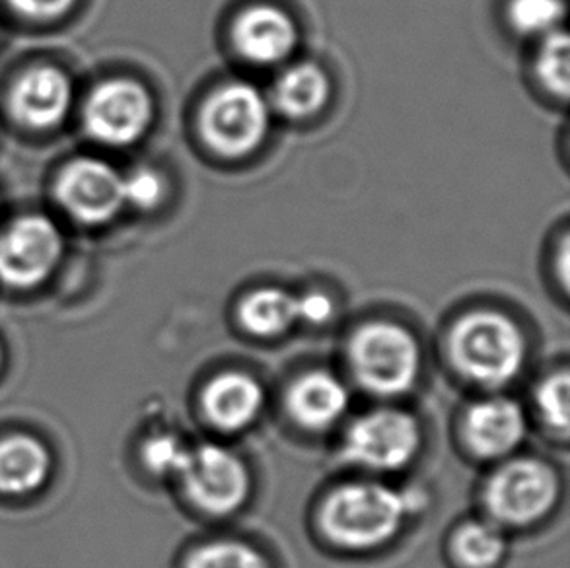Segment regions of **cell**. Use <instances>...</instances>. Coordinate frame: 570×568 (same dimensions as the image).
I'll use <instances>...</instances> for the list:
<instances>
[{
    "mask_svg": "<svg viewBox=\"0 0 570 568\" xmlns=\"http://www.w3.org/2000/svg\"><path fill=\"white\" fill-rule=\"evenodd\" d=\"M153 121V94L139 80L127 77L108 78L94 86L82 108L86 137L108 148L137 145Z\"/></svg>",
    "mask_w": 570,
    "mask_h": 568,
    "instance_id": "obj_6",
    "label": "cell"
},
{
    "mask_svg": "<svg viewBox=\"0 0 570 568\" xmlns=\"http://www.w3.org/2000/svg\"><path fill=\"white\" fill-rule=\"evenodd\" d=\"M570 41L567 31L557 30L541 39L535 57V75L541 88L557 100L567 101L570 86Z\"/></svg>",
    "mask_w": 570,
    "mask_h": 568,
    "instance_id": "obj_21",
    "label": "cell"
},
{
    "mask_svg": "<svg viewBox=\"0 0 570 568\" xmlns=\"http://www.w3.org/2000/svg\"><path fill=\"white\" fill-rule=\"evenodd\" d=\"M507 18L518 36L543 39L563 30L567 4L564 0H510Z\"/></svg>",
    "mask_w": 570,
    "mask_h": 568,
    "instance_id": "obj_20",
    "label": "cell"
},
{
    "mask_svg": "<svg viewBox=\"0 0 570 568\" xmlns=\"http://www.w3.org/2000/svg\"><path fill=\"white\" fill-rule=\"evenodd\" d=\"M448 356L471 384L497 390L520 376L528 341L510 315L481 307L463 314L450 327Z\"/></svg>",
    "mask_w": 570,
    "mask_h": 568,
    "instance_id": "obj_2",
    "label": "cell"
},
{
    "mask_svg": "<svg viewBox=\"0 0 570 568\" xmlns=\"http://www.w3.org/2000/svg\"><path fill=\"white\" fill-rule=\"evenodd\" d=\"M332 82L314 62H298L277 78L271 101L281 116L294 121H308L327 106Z\"/></svg>",
    "mask_w": 570,
    "mask_h": 568,
    "instance_id": "obj_16",
    "label": "cell"
},
{
    "mask_svg": "<svg viewBox=\"0 0 570 568\" xmlns=\"http://www.w3.org/2000/svg\"><path fill=\"white\" fill-rule=\"evenodd\" d=\"M75 86L69 75L55 65H33L10 85L7 109L14 124L33 133L53 131L72 108Z\"/></svg>",
    "mask_w": 570,
    "mask_h": 568,
    "instance_id": "obj_11",
    "label": "cell"
},
{
    "mask_svg": "<svg viewBox=\"0 0 570 568\" xmlns=\"http://www.w3.org/2000/svg\"><path fill=\"white\" fill-rule=\"evenodd\" d=\"M421 494L401 492L380 481H353L325 494L317 512L324 538L347 551H371L400 536L421 510Z\"/></svg>",
    "mask_w": 570,
    "mask_h": 568,
    "instance_id": "obj_1",
    "label": "cell"
},
{
    "mask_svg": "<svg viewBox=\"0 0 570 568\" xmlns=\"http://www.w3.org/2000/svg\"><path fill=\"white\" fill-rule=\"evenodd\" d=\"M335 314V304L325 292L312 291L298 296V320L308 325H325Z\"/></svg>",
    "mask_w": 570,
    "mask_h": 568,
    "instance_id": "obj_27",
    "label": "cell"
},
{
    "mask_svg": "<svg viewBox=\"0 0 570 568\" xmlns=\"http://www.w3.org/2000/svg\"><path fill=\"white\" fill-rule=\"evenodd\" d=\"M187 452H189V445L184 444L178 437L160 434V437L148 440L145 450H142V458L156 476L174 477L176 479L179 469L186 461Z\"/></svg>",
    "mask_w": 570,
    "mask_h": 568,
    "instance_id": "obj_25",
    "label": "cell"
},
{
    "mask_svg": "<svg viewBox=\"0 0 570 568\" xmlns=\"http://www.w3.org/2000/svg\"><path fill=\"white\" fill-rule=\"evenodd\" d=\"M51 458L36 438L14 434L0 440V492L28 494L46 483Z\"/></svg>",
    "mask_w": 570,
    "mask_h": 568,
    "instance_id": "obj_17",
    "label": "cell"
},
{
    "mask_svg": "<svg viewBox=\"0 0 570 568\" xmlns=\"http://www.w3.org/2000/svg\"><path fill=\"white\" fill-rule=\"evenodd\" d=\"M423 432L415 417L397 408H380L355 419L343 438V458L355 468L395 473L415 460Z\"/></svg>",
    "mask_w": 570,
    "mask_h": 568,
    "instance_id": "obj_7",
    "label": "cell"
},
{
    "mask_svg": "<svg viewBox=\"0 0 570 568\" xmlns=\"http://www.w3.org/2000/svg\"><path fill=\"white\" fill-rule=\"evenodd\" d=\"M184 568H271V562L246 541L213 539L195 547Z\"/></svg>",
    "mask_w": 570,
    "mask_h": 568,
    "instance_id": "obj_22",
    "label": "cell"
},
{
    "mask_svg": "<svg viewBox=\"0 0 570 568\" xmlns=\"http://www.w3.org/2000/svg\"><path fill=\"white\" fill-rule=\"evenodd\" d=\"M232 43L244 61L275 67L286 61L298 43L293 18L271 4L249 7L232 23Z\"/></svg>",
    "mask_w": 570,
    "mask_h": 568,
    "instance_id": "obj_13",
    "label": "cell"
},
{
    "mask_svg": "<svg viewBox=\"0 0 570 568\" xmlns=\"http://www.w3.org/2000/svg\"><path fill=\"white\" fill-rule=\"evenodd\" d=\"M53 199L75 223L100 228L127 207L125 174L96 156H77L57 172Z\"/></svg>",
    "mask_w": 570,
    "mask_h": 568,
    "instance_id": "obj_8",
    "label": "cell"
},
{
    "mask_svg": "<svg viewBox=\"0 0 570 568\" xmlns=\"http://www.w3.org/2000/svg\"><path fill=\"white\" fill-rule=\"evenodd\" d=\"M561 497L556 469L540 458L502 461L483 484V507L502 530H522L548 518Z\"/></svg>",
    "mask_w": 570,
    "mask_h": 568,
    "instance_id": "obj_4",
    "label": "cell"
},
{
    "mask_svg": "<svg viewBox=\"0 0 570 568\" xmlns=\"http://www.w3.org/2000/svg\"><path fill=\"white\" fill-rule=\"evenodd\" d=\"M242 327L257 339L283 337L298 320V296L285 288L265 286L244 296L238 306Z\"/></svg>",
    "mask_w": 570,
    "mask_h": 568,
    "instance_id": "obj_18",
    "label": "cell"
},
{
    "mask_svg": "<svg viewBox=\"0 0 570 568\" xmlns=\"http://www.w3.org/2000/svg\"><path fill=\"white\" fill-rule=\"evenodd\" d=\"M347 385L327 370H309L293 380L285 393L291 421L308 432H324L340 423L348 409Z\"/></svg>",
    "mask_w": 570,
    "mask_h": 568,
    "instance_id": "obj_15",
    "label": "cell"
},
{
    "mask_svg": "<svg viewBox=\"0 0 570 568\" xmlns=\"http://www.w3.org/2000/svg\"><path fill=\"white\" fill-rule=\"evenodd\" d=\"M525 432L524 411L501 395L471 403L462 417L463 444L481 460L509 458L524 442Z\"/></svg>",
    "mask_w": 570,
    "mask_h": 568,
    "instance_id": "obj_12",
    "label": "cell"
},
{
    "mask_svg": "<svg viewBox=\"0 0 570 568\" xmlns=\"http://www.w3.org/2000/svg\"><path fill=\"white\" fill-rule=\"evenodd\" d=\"M356 384L376 398L393 400L413 390L421 372V346L400 323L374 320L356 327L347 343Z\"/></svg>",
    "mask_w": 570,
    "mask_h": 568,
    "instance_id": "obj_3",
    "label": "cell"
},
{
    "mask_svg": "<svg viewBox=\"0 0 570 568\" xmlns=\"http://www.w3.org/2000/svg\"><path fill=\"white\" fill-rule=\"evenodd\" d=\"M164 177L150 168H139L125 176V200L127 207L137 210H155L164 200Z\"/></svg>",
    "mask_w": 570,
    "mask_h": 568,
    "instance_id": "obj_24",
    "label": "cell"
},
{
    "mask_svg": "<svg viewBox=\"0 0 570 568\" xmlns=\"http://www.w3.org/2000/svg\"><path fill=\"white\" fill-rule=\"evenodd\" d=\"M450 549L462 568H497L507 554V538L491 520H468L458 526Z\"/></svg>",
    "mask_w": 570,
    "mask_h": 568,
    "instance_id": "obj_19",
    "label": "cell"
},
{
    "mask_svg": "<svg viewBox=\"0 0 570 568\" xmlns=\"http://www.w3.org/2000/svg\"><path fill=\"white\" fill-rule=\"evenodd\" d=\"M569 372H553L538 384L533 405L541 424L556 437L567 438L570 429Z\"/></svg>",
    "mask_w": 570,
    "mask_h": 568,
    "instance_id": "obj_23",
    "label": "cell"
},
{
    "mask_svg": "<svg viewBox=\"0 0 570 568\" xmlns=\"http://www.w3.org/2000/svg\"><path fill=\"white\" fill-rule=\"evenodd\" d=\"M7 7L22 20L36 23H49L61 20L72 12L78 0H4Z\"/></svg>",
    "mask_w": 570,
    "mask_h": 568,
    "instance_id": "obj_26",
    "label": "cell"
},
{
    "mask_svg": "<svg viewBox=\"0 0 570 568\" xmlns=\"http://www.w3.org/2000/svg\"><path fill=\"white\" fill-rule=\"evenodd\" d=\"M65 254V236L51 216L28 213L0 231V283L30 291L53 275Z\"/></svg>",
    "mask_w": 570,
    "mask_h": 568,
    "instance_id": "obj_10",
    "label": "cell"
},
{
    "mask_svg": "<svg viewBox=\"0 0 570 568\" xmlns=\"http://www.w3.org/2000/svg\"><path fill=\"white\" fill-rule=\"evenodd\" d=\"M176 479L191 507L218 518L238 512L252 491V477L244 460L218 444L189 448Z\"/></svg>",
    "mask_w": 570,
    "mask_h": 568,
    "instance_id": "obj_9",
    "label": "cell"
},
{
    "mask_svg": "<svg viewBox=\"0 0 570 568\" xmlns=\"http://www.w3.org/2000/svg\"><path fill=\"white\" fill-rule=\"evenodd\" d=\"M269 127V100L247 82L218 86L199 111L200 137L224 158L255 153L267 139Z\"/></svg>",
    "mask_w": 570,
    "mask_h": 568,
    "instance_id": "obj_5",
    "label": "cell"
},
{
    "mask_svg": "<svg viewBox=\"0 0 570 568\" xmlns=\"http://www.w3.org/2000/svg\"><path fill=\"white\" fill-rule=\"evenodd\" d=\"M263 405V385L242 370L216 374L200 392V411L207 423L228 434L252 427L262 415Z\"/></svg>",
    "mask_w": 570,
    "mask_h": 568,
    "instance_id": "obj_14",
    "label": "cell"
},
{
    "mask_svg": "<svg viewBox=\"0 0 570 568\" xmlns=\"http://www.w3.org/2000/svg\"><path fill=\"white\" fill-rule=\"evenodd\" d=\"M0 359H2V351H0Z\"/></svg>",
    "mask_w": 570,
    "mask_h": 568,
    "instance_id": "obj_28",
    "label": "cell"
}]
</instances>
